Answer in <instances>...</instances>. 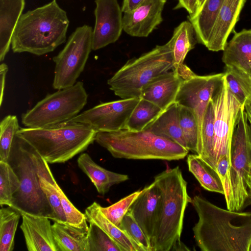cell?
I'll list each match as a JSON object with an SVG mask.
<instances>
[{
  "instance_id": "1",
  "label": "cell",
  "mask_w": 251,
  "mask_h": 251,
  "mask_svg": "<svg viewBox=\"0 0 251 251\" xmlns=\"http://www.w3.org/2000/svg\"><path fill=\"white\" fill-rule=\"evenodd\" d=\"M191 203L199 217L193 231L201 251H249L251 211L225 209L200 196Z\"/></svg>"
},
{
  "instance_id": "2",
  "label": "cell",
  "mask_w": 251,
  "mask_h": 251,
  "mask_svg": "<svg viewBox=\"0 0 251 251\" xmlns=\"http://www.w3.org/2000/svg\"><path fill=\"white\" fill-rule=\"evenodd\" d=\"M66 12L56 0L23 14L14 30L11 47L15 53L42 55L65 42L69 25Z\"/></svg>"
},
{
  "instance_id": "3",
  "label": "cell",
  "mask_w": 251,
  "mask_h": 251,
  "mask_svg": "<svg viewBox=\"0 0 251 251\" xmlns=\"http://www.w3.org/2000/svg\"><path fill=\"white\" fill-rule=\"evenodd\" d=\"M7 162L20 181L14 194L11 208L21 213L48 217L54 221L52 208L42 190L40 176L50 169L48 163L25 140L14 137Z\"/></svg>"
},
{
  "instance_id": "4",
  "label": "cell",
  "mask_w": 251,
  "mask_h": 251,
  "mask_svg": "<svg viewBox=\"0 0 251 251\" xmlns=\"http://www.w3.org/2000/svg\"><path fill=\"white\" fill-rule=\"evenodd\" d=\"M153 181L159 189L160 200L151 251H169L180 240L185 211L192 198L179 166L164 170Z\"/></svg>"
},
{
  "instance_id": "5",
  "label": "cell",
  "mask_w": 251,
  "mask_h": 251,
  "mask_svg": "<svg viewBox=\"0 0 251 251\" xmlns=\"http://www.w3.org/2000/svg\"><path fill=\"white\" fill-rule=\"evenodd\" d=\"M97 132L70 121L44 128H20L16 134L28 143L48 163H62L86 151Z\"/></svg>"
},
{
  "instance_id": "6",
  "label": "cell",
  "mask_w": 251,
  "mask_h": 251,
  "mask_svg": "<svg viewBox=\"0 0 251 251\" xmlns=\"http://www.w3.org/2000/svg\"><path fill=\"white\" fill-rule=\"evenodd\" d=\"M95 141L117 158L177 160L184 158L189 152L172 140L147 129L98 132Z\"/></svg>"
},
{
  "instance_id": "7",
  "label": "cell",
  "mask_w": 251,
  "mask_h": 251,
  "mask_svg": "<svg viewBox=\"0 0 251 251\" xmlns=\"http://www.w3.org/2000/svg\"><path fill=\"white\" fill-rule=\"evenodd\" d=\"M174 69L169 41L157 45L138 58L128 60L107 80L109 89L121 99L140 98L151 80Z\"/></svg>"
},
{
  "instance_id": "8",
  "label": "cell",
  "mask_w": 251,
  "mask_h": 251,
  "mask_svg": "<svg viewBox=\"0 0 251 251\" xmlns=\"http://www.w3.org/2000/svg\"><path fill=\"white\" fill-rule=\"evenodd\" d=\"M82 81L49 94L23 113L22 123L27 127L44 128L67 122L78 114L87 102Z\"/></svg>"
},
{
  "instance_id": "9",
  "label": "cell",
  "mask_w": 251,
  "mask_h": 251,
  "mask_svg": "<svg viewBox=\"0 0 251 251\" xmlns=\"http://www.w3.org/2000/svg\"><path fill=\"white\" fill-rule=\"evenodd\" d=\"M92 39L91 26H79L70 35L64 48L53 57L54 89L67 88L76 83L92 50Z\"/></svg>"
},
{
  "instance_id": "10",
  "label": "cell",
  "mask_w": 251,
  "mask_h": 251,
  "mask_svg": "<svg viewBox=\"0 0 251 251\" xmlns=\"http://www.w3.org/2000/svg\"><path fill=\"white\" fill-rule=\"evenodd\" d=\"M251 161V126L245 107L241 110L232 137L229 171L232 210H241L249 195L247 179Z\"/></svg>"
},
{
  "instance_id": "11",
  "label": "cell",
  "mask_w": 251,
  "mask_h": 251,
  "mask_svg": "<svg viewBox=\"0 0 251 251\" xmlns=\"http://www.w3.org/2000/svg\"><path fill=\"white\" fill-rule=\"evenodd\" d=\"M177 71L183 80L175 102L190 109L195 116L199 135V155L204 115L211 99L222 83L224 73L199 75L184 64Z\"/></svg>"
},
{
  "instance_id": "12",
  "label": "cell",
  "mask_w": 251,
  "mask_h": 251,
  "mask_svg": "<svg viewBox=\"0 0 251 251\" xmlns=\"http://www.w3.org/2000/svg\"><path fill=\"white\" fill-rule=\"evenodd\" d=\"M214 111L213 157L215 164L227 154L231 159L233 135L243 107L227 88L224 75L220 86L210 100Z\"/></svg>"
},
{
  "instance_id": "13",
  "label": "cell",
  "mask_w": 251,
  "mask_h": 251,
  "mask_svg": "<svg viewBox=\"0 0 251 251\" xmlns=\"http://www.w3.org/2000/svg\"><path fill=\"white\" fill-rule=\"evenodd\" d=\"M140 98L102 102L78 114L70 121L88 126L97 132L126 129L128 120Z\"/></svg>"
},
{
  "instance_id": "14",
  "label": "cell",
  "mask_w": 251,
  "mask_h": 251,
  "mask_svg": "<svg viewBox=\"0 0 251 251\" xmlns=\"http://www.w3.org/2000/svg\"><path fill=\"white\" fill-rule=\"evenodd\" d=\"M95 2L92 50H96L119 39L123 30V16L117 0H95Z\"/></svg>"
},
{
  "instance_id": "15",
  "label": "cell",
  "mask_w": 251,
  "mask_h": 251,
  "mask_svg": "<svg viewBox=\"0 0 251 251\" xmlns=\"http://www.w3.org/2000/svg\"><path fill=\"white\" fill-rule=\"evenodd\" d=\"M167 0H146L123 15V30L133 37H147L163 21Z\"/></svg>"
},
{
  "instance_id": "16",
  "label": "cell",
  "mask_w": 251,
  "mask_h": 251,
  "mask_svg": "<svg viewBox=\"0 0 251 251\" xmlns=\"http://www.w3.org/2000/svg\"><path fill=\"white\" fill-rule=\"evenodd\" d=\"M160 200L159 189L153 181L142 190L128 210L148 239L151 247Z\"/></svg>"
},
{
  "instance_id": "17",
  "label": "cell",
  "mask_w": 251,
  "mask_h": 251,
  "mask_svg": "<svg viewBox=\"0 0 251 251\" xmlns=\"http://www.w3.org/2000/svg\"><path fill=\"white\" fill-rule=\"evenodd\" d=\"M20 228L28 251H58L48 217L21 213Z\"/></svg>"
},
{
  "instance_id": "18",
  "label": "cell",
  "mask_w": 251,
  "mask_h": 251,
  "mask_svg": "<svg viewBox=\"0 0 251 251\" xmlns=\"http://www.w3.org/2000/svg\"><path fill=\"white\" fill-rule=\"evenodd\" d=\"M247 0H225L212 30L207 49L212 51L224 50L227 39L234 31L241 11Z\"/></svg>"
},
{
  "instance_id": "19",
  "label": "cell",
  "mask_w": 251,
  "mask_h": 251,
  "mask_svg": "<svg viewBox=\"0 0 251 251\" xmlns=\"http://www.w3.org/2000/svg\"><path fill=\"white\" fill-rule=\"evenodd\" d=\"M183 80L177 71L163 74L143 89L140 98L151 102L163 111L175 102Z\"/></svg>"
},
{
  "instance_id": "20",
  "label": "cell",
  "mask_w": 251,
  "mask_h": 251,
  "mask_svg": "<svg viewBox=\"0 0 251 251\" xmlns=\"http://www.w3.org/2000/svg\"><path fill=\"white\" fill-rule=\"evenodd\" d=\"M225 67L251 74V29L236 32L223 50Z\"/></svg>"
},
{
  "instance_id": "21",
  "label": "cell",
  "mask_w": 251,
  "mask_h": 251,
  "mask_svg": "<svg viewBox=\"0 0 251 251\" xmlns=\"http://www.w3.org/2000/svg\"><path fill=\"white\" fill-rule=\"evenodd\" d=\"M25 0H0V61L9 50L17 24L23 14Z\"/></svg>"
},
{
  "instance_id": "22",
  "label": "cell",
  "mask_w": 251,
  "mask_h": 251,
  "mask_svg": "<svg viewBox=\"0 0 251 251\" xmlns=\"http://www.w3.org/2000/svg\"><path fill=\"white\" fill-rule=\"evenodd\" d=\"M79 168L90 178L98 192L104 195L110 188L129 179L126 175L113 172L100 166L87 153L81 154L77 158Z\"/></svg>"
},
{
  "instance_id": "23",
  "label": "cell",
  "mask_w": 251,
  "mask_h": 251,
  "mask_svg": "<svg viewBox=\"0 0 251 251\" xmlns=\"http://www.w3.org/2000/svg\"><path fill=\"white\" fill-rule=\"evenodd\" d=\"M179 109V105L174 102L145 129L157 135L168 138L187 150L180 126Z\"/></svg>"
},
{
  "instance_id": "24",
  "label": "cell",
  "mask_w": 251,
  "mask_h": 251,
  "mask_svg": "<svg viewBox=\"0 0 251 251\" xmlns=\"http://www.w3.org/2000/svg\"><path fill=\"white\" fill-rule=\"evenodd\" d=\"M100 205L96 201L85 210L87 221L92 222L115 240L124 251H144L126 232L112 223L102 213Z\"/></svg>"
},
{
  "instance_id": "25",
  "label": "cell",
  "mask_w": 251,
  "mask_h": 251,
  "mask_svg": "<svg viewBox=\"0 0 251 251\" xmlns=\"http://www.w3.org/2000/svg\"><path fill=\"white\" fill-rule=\"evenodd\" d=\"M225 0H205L202 5L192 17L188 16L192 24L197 41L207 46L219 10Z\"/></svg>"
},
{
  "instance_id": "26",
  "label": "cell",
  "mask_w": 251,
  "mask_h": 251,
  "mask_svg": "<svg viewBox=\"0 0 251 251\" xmlns=\"http://www.w3.org/2000/svg\"><path fill=\"white\" fill-rule=\"evenodd\" d=\"M52 229L58 251H89L87 231L57 222Z\"/></svg>"
},
{
  "instance_id": "27",
  "label": "cell",
  "mask_w": 251,
  "mask_h": 251,
  "mask_svg": "<svg viewBox=\"0 0 251 251\" xmlns=\"http://www.w3.org/2000/svg\"><path fill=\"white\" fill-rule=\"evenodd\" d=\"M173 58V70L177 71L183 64L187 53L195 48L197 43L194 28L189 21H183L174 30L169 40Z\"/></svg>"
},
{
  "instance_id": "28",
  "label": "cell",
  "mask_w": 251,
  "mask_h": 251,
  "mask_svg": "<svg viewBox=\"0 0 251 251\" xmlns=\"http://www.w3.org/2000/svg\"><path fill=\"white\" fill-rule=\"evenodd\" d=\"M187 163L189 171L204 189L224 195L223 185L216 169L197 154L189 155Z\"/></svg>"
},
{
  "instance_id": "29",
  "label": "cell",
  "mask_w": 251,
  "mask_h": 251,
  "mask_svg": "<svg viewBox=\"0 0 251 251\" xmlns=\"http://www.w3.org/2000/svg\"><path fill=\"white\" fill-rule=\"evenodd\" d=\"M162 111L154 103L140 98L128 120L126 129L137 131L143 130Z\"/></svg>"
},
{
  "instance_id": "30",
  "label": "cell",
  "mask_w": 251,
  "mask_h": 251,
  "mask_svg": "<svg viewBox=\"0 0 251 251\" xmlns=\"http://www.w3.org/2000/svg\"><path fill=\"white\" fill-rule=\"evenodd\" d=\"M21 214L11 208L1 207L0 210V251H12L14 237Z\"/></svg>"
},
{
  "instance_id": "31",
  "label": "cell",
  "mask_w": 251,
  "mask_h": 251,
  "mask_svg": "<svg viewBox=\"0 0 251 251\" xmlns=\"http://www.w3.org/2000/svg\"><path fill=\"white\" fill-rule=\"evenodd\" d=\"M214 137V111L210 101L203 119L200 153L199 155L216 169L213 157Z\"/></svg>"
},
{
  "instance_id": "32",
  "label": "cell",
  "mask_w": 251,
  "mask_h": 251,
  "mask_svg": "<svg viewBox=\"0 0 251 251\" xmlns=\"http://www.w3.org/2000/svg\"><path fill=\"white\" fill-rule=\"evenodd\" d=\"M179 123L189 151L200 153V140L198 127L195 116L189 108L180 105Z\"/></svg>"
},
{
  "instance_id": "33",
  "label": "cell",
  "mask_w": 251,
  "mask_h": 251,
  "mask_svg": "<svg viewBox=\"0 0 251 251\" xmlns=\"http://www.w3.org/2000/svg\"><path fill=\"white\" fill-rule=\"evenodd\" d=\"M20 187V180L7 162L0 161V205L10 207L14 194Z\"/></svg>"
},
{
  "instance_id": "34",
  "label": "cell",
  "mask_w": 251,
  "mask_h": 251,
  "mask_svg": "<svg viewBox=\"0 0 251 251\" xmlns=\"http://www.w3.org/2000/svg\"><path fill=\"white\" fill-rule=\"evenodd\" d=\"M41 187L45 193L52 209L54 222L66 224V218L63 211L59 194L55 186L54 178L51 170L40 176Z\"/></svg>"
},
{
  "instance_id": "35",
  "label": "cell",
  "mask_w": 251,
  "mask_h": 251,
  "mask_svg": "<svg viewBox=\"0 0 251 251\" xmlns=\"http://www.w3.org/2000/svg\"><path fill=\"white\" fill-rule=\"evenodd\" d=\"M87 240L89 251H124L122 247L100 227L89 222Z\"/></svg>"
},
{
  "instance_id": "36",
  "label": "cell",
  "mask_w": 251,
  "mask_h": 251,
  "mask_svg": "<svg viewBox=\"0 0 251 251\" xmlns=\"http://www.w3.org/2000/svg\"><path fill=\"white\" fill-rule=\"evenodd\" d=\"M20 128L16 115H7L1 121L0 161H8L14 137Z\"/></svg>"
},
{
  "instance_id": "37",
  "label": "cell",
  "mask_w": 251,
  "mask_h": 251,
  "mask_svg": "<svg viewBox=\"0 0 251 251\" xmlns=\"http://www.w3.org/2000/svg\"><path fill=\"white\" fill-rule=\"evenodd\" d=\"M141 192L142 190L134 192L109 206L102 207L100 205V208L104 215L120 228L124 217Z\"/></svg>"
},
{
  "instance_id": "38",
  "label": "cell",
  "mask_w": 251,
  "mask_h": 251,
  "mask_svg": "<svg viewBox=\"0 0 251 251\" xmlns=\"http://www.w3.org/2000/svg\"><path fill=\"white\" fill-rule=\"evenodd\" d=\"M55 186L66 218V224L88 232L89 226L87 224V218L85 213H81L73 205L56 180Z\"/></svg>"
},
{
  "instance_id": "39",
  "label": "cell",
  "mask_w": 251,
  "mask_h": 251,
  "mask_svg": "<svg viewBox=\"0 0 251 251\" xmlns=\"http://www.w3.org/2000/svg\"><path fill=\"white\" fill-rule=\"evenodd\" d=\"M224 76L228 90L242 106L251 103V91L244 81L227 68Z\"/></svg>"
},
{
  "instance_id": "40",
  "label": "cell",
  "mask_w": 251,
  "mask_h": 251,
  "mask_svg": "<svg viewBox=\"0 0 251 251\" xmlns=\"http://www.w3.org/2000/svg\"><path fill=\"white\" fill-rule=\"evenodd\" d=\"M120 228L134 240L144 251H151L148 239L129 211L124 217Z\"/></svg>"
},
{
  "instance_id": "41",
  "label": "cell",
  "mask_w": 251,
  "mask_h": 251,
  "mask_svg": "<svg viewBox=\"0 0 251 251\" xmlns=\"http://www.w3.org/2000/svg\"><path fill=\"white\" fill-rule=\"evenodd\" d=\"M230 164L231 159L227 154L222 156L216 163V169L220 176L222 184L227 177H229Z\"/></svg>"
},
{
  "instance_id": "42",
  "label": "cell",
  "mask_w": 251,
  "mask_h": 251,
  "mask_svg": "<svg viewBox=\"0 0 251 251\" xmlns=\"http://www.w3.org/2000/svg\"><path fill=\"white\" fill-rule=\"evenodd\" d=\"M178 2L174 9H185L189 13V17L193 16L198 9L199 0H177Z\"/></svg>"
},
{
  "instance_id": "43",
  "label": "cell",
  "mask_w": 251,
  "mask_h": 251,
  "mask_svg": "<svg viewBox=\"0 0 251 251\" xmlns=\"http://www.w3.org/2000/svg\"><path fill=\"white\" fill-rule=\"evenodd\" d=\"M8 71V67L6 64L3 63L0 65V105L2 104L3 101L4 91L5 88V78L7 73Z\"/></svg>"
},
{
  "instance_id": "44",
  "label": "cell",
  "mask_w": 251,
  "mask_h": 251,
  "mask_svg": "<svg viewBox=\"0 0 251 251\" xmlns=\"http://www.w3.org/2000/svg\"><path fill=\"white\" fill-rule=\"evenodd\" d=\"M146 0H123L122 10L124 13L130 12Z\"/></svg>"
},
{
  "instance_id": "45",
  "label": "cell",
  "mask_w": 251,
  "mask_h": 251,
  "mask_svg": "<svg viewBox=\"0 0 251 251\" xmlns=\"http://www.w3.org/2000/svg\"><path fill=\"white\" fill-rule=\"evenodd\" d=\"M190 249L180 241L177 240L173 246L171 251H189Z\"/></svg>"
},
{
  "instance_id": "46",
  "label": "cell",
  "mask_w": 251,
  "mask_h": 251,
  "mask_svg": "<svg viewBox=\"0 0 251 251\" xmlns=\"http://www.w3.org/2000/svg\"><path fill=\"white\" fill-rule=\"evenodd\" d=\"M232 69L234 70L251 88V74H246L234 69Z\"/></svg>"
},
{
  "instance_id": "47",
  "label": "cell",
  "mask_w": 251,
  "mask_h": 251,
  "mask_svg": "<svg viewBox=\"0 0 251 251\" xmlns=\"http://www.w3.org/2000/svg\"><path fill=\"white\" fill-rule=\"evenodd\" d=\"M249 170L247 183L248 188H249L250 196L251 197V161L249 162Z\"/></svg>"
},
{
  "instance_id": "48",
  "label": "cell",
  "mask_w": 251,
  "mask_h": 251,
  "mask_svg": "<svg viewBox=\"0 0 251 251\" xmlns=\"http://www.w3.org/2000/svg\"><path fill=\"white\" fill-rule=\"evenodd\" d=\"M245 110L247 114L248 122L251 126V103L245 106Z\"/></svg>"
},
{
  "instance_id": "49",
  "label": "cell",
  "mask_w": 251,
  "mask_h": 251,
  "mask_svg": "<svg viewBox=\"0 0 251 251\" xmlns=\"http://www.w3.org/2000/svg\"><path fill=\"white\" fill-rule=\"evenodd\" d=\"M205 0H198V10L201 8V7L203 3H204Z\"/></svg>"
},
{
  "instance_id": "50",
  "label": "cell",
  "mask_w": 251,
  "mask_h": 251,
  "mask_svg": "<svg viewBox=\"0 0 251 251\" xmlns=\"http://www.w3.org/2000/svg\"><path fill=\"white\" fill-rule=\"evenodd\" d=\"M249 251H251V246H250V250H249Z\"/></svg>"
}]
</instances>
